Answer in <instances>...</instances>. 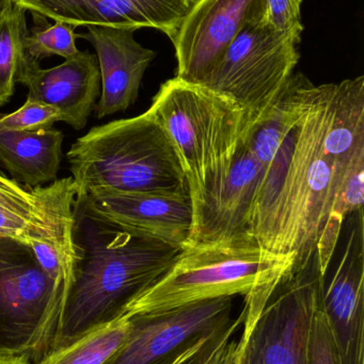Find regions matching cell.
<instances>
[{"label": "cell", "mask_w": 364, "mask_h": 364, "mask_svg": "<svg viewBox=\"0 0 364 364\" xmlns=\"http://www.w3.org/2000/svg\"><path fill=\"white\" fill-rule=\"evenodd\" d=\"M296 80L298 110L273 159L261 166L250 235L294 271L316 252L326 276L342 228L336 218L340 179L323 149L329 83L313 85L301 73Z\"/></svg>", "instance_id": "obj_1"}, {"label": "cell", "mask_w": 364, "mask_h": 364, "mask_svg": "<svg viewBox=\"0 0 364 364\" xmlns=\"http://www.w3.org/2000/svg\"><path fill=\"white\" fill-rule=\"evenodd\" d=\"M74 242V275L51 350L122 318L183 250L98 218L77 200Z\"/></svg>", "instance_id": "obj_2"}, {"label": "cell", "mask_w": 364, "mask_h": 364, "mask_svg": "<svg viewBox=\"0 0 364 364\" xmlns=\"http://www.w3.org/2000/svg\"><path fill=\"white\" fill-rule=\"evenodd\" d=\"M294 272L290 261L256 244H200L184 248L168 271L126 307L123 316L156 314L224 296H245L244 333L278 284Z\"/></svg>", "instance_id": "obj_3"}, {"label": "cell", "mask_w": 364, "mask_h": 364, "mask_svg": "<svg viewBox=\"0 0 364 364\" xmlns=\"http://www.w3.org/2000/svg\"><path fill=\"white\" fill-rule=\"evenodd\" d=\"M66 158L76 198L98 188L189 194L177 149L152 109L91 128Z\"/></svg>", "instance_id": "obj_4"}, {"label": "cell", "mask_w": 364, "mask_h": 364, "mask_svg": "<svg viewBox=\"0 0 364 364\" xmlns=\"http://www.w3.org/2000/svg\"><path fill=\"white\" fill-rule=\"evenodd\" d=\"M150 109L177 149L194 220L228 177L248 134L245 113L232 100L177 77L160 87Z\"/></svg>", "instance_id": "obj_5"}, {"label": "cell", "mask_w": 364, "mask_h": 364, "mask_svg": "<svg viewBox=\"0 0 364 364\" xmlns=\"http://www.w3.org/2000/svg\"><path fill=\"white\" fill-rule=\"evenodd\" d=\"M63 308L30 246L0 235V352L38 363L53 348Z\"/></svg>", "instance_id": "obj_6"}, {"label": "cell", "mask_w": 364, "mask_h": 364, "mask_svg": "<svg viewBox=\"0 0 364 364\" xmlns=\"http://www.w3.org/2000/svg\"><path fill=\"white\" fill-rule=\"evenodd\" d=\"M299 43L262 18L250 21L200 85L236 104L245 113L249 134L292 77L301 58Z\"/></svg>", "instance_id": "obj_7"}, {"label": "cell", "mask_w": 364, "mask_h": 364, "mask_svg": "<svg viewBox=\"0 0 364 364\" xmlns=\"http://www.w3.org/2000/svg\"><path fill=\"white\" fill-rule=\"evenodd\" d=\"M324 282L316 252L278 284L251 331L235 343L232 364H308V337Z\"/></svg>", "instance_id": "obj_8"}, {"label": "cell", "mask_w": 364, "mask_h": 364, "mask_svg": "<svg viewBox=\"0 0 364 364\" xmlns=\"http://www.w3.org/2000/svg\"><path fill=\"white\" fill-rule=\"evenodd\" d=\"M232 308L233 297L224 296L128 316V338L106 364H175L194 348L235 333L243 316L232 321Z\"/></svg>", "instance_id": "obj_9"}, {"label": "cell", "mask_w": 364, "mask_h": 364, "mask_svg": "<svg viewBox=\"0 0 364 364\" xmlns=\"http://www.w3.org/2000/svg\"><path fill=\"white\" fill-rule=\"evenodd\" d=\"M264 11L265 0H194L172 40L175 77L202 85L239 31Z\"/></svg>", "instance_id": "obj_10"}, {"label": "cell", "mask_w": 364, "mask_h": 364, "mask_svg": "<svg viewBox=\"0 0 364 364\" xmlns=\"http://www.w3.org/2000/svg\"><path fill=\"white\" fill-rule=\"evenodd\" d=\"M76 200L94 215L122 228L181 250L189 244L194 223L189 194L98 188Z\"/></svg>", "instance_id": "obj_11"}, {"label": "cell", "mask_w": 364, "mask_h": 364, "mask_svg": "<svg viewBox=\"0 0 364 364\" xmlns=\"http://www.w3.org/2000/svg\"><path fill=\"white\" fill-rule=\"evenodd\" d=\"M194 0H13V4L76 27L154 28L172 41Z\"/></svg>", "instance_id": "obj_12"}, {"label": "cell", "mask_w": 364, "mask_h": 364, "mask_svg": "<svg viewBox=\"0 0 364 364\" xmlns=\"http://www.w3.org/2000/svg\"><path fill=\"white\" fill-rule=\"evenodd\" d=\"M354 225L329 284L323 287L322 309L333 335L340 364H364L363 209Z\"/></svg>", "instance_id": "obj_13"}, {"label": "cell", "mask_w": 364, "mask_h": 364, "mask_svg": "<svg viewBox=\"0 0 364 364\" xmlns=\"http://www.w3.org/2000/svg\"><path fill=\"white\" fill-rule=\"evenodd\" d=\"M262 172L260 164L244 140L226 181L205 201L194 218L188 246L256 244L250 229Z\"/></svg>", "instance_id": "obj_14"}, {"label": "cell", "mask_w": 364, "mask_h": 364, "mask_svg": "<svg viewBox=\"0 0 364 364\" xmlns=\"http://www.w3.org/2000/svg\"><path fill=\"white\" fill-rule=\"evenodd\" d=\"M17 82L27 87V100L53 107L61 114L62 122L81 130L100 95L98 57L89 51H78L60 65L42 70L40 62L27 59L25 55Z\"/></svg>", "instance_id": "obj_15"}, {"label": "cell", "mask_w": 364, "mask_h": 364, "mask_svg": "<svg viewBox=\"0 0 364 364\" xmlns=\"http://www.w3.org/2000/svg\"><path fill=\"white\" fill-rule=\"evenodd\" d=\"M83 38L91 42L100 66L102 95L94 107L98 119L128 110L138 97L145 70L156 57L134 38L136 30L87 27Z\"/></svg>", "instance_id": "obj_16"}, {"label": "cell", "mask_w": 364, "mask_h": 364, "mask_svg": "<svg viewBox=\"0 0 364 364\" xmlns=\"http://www.w3.org/2000/svg\"><path fill=\"white\" fill-rule=\"evenodd\" d=\"M323 149L337 170L339 194L350 179L363 178V76L329 83Z\"/></svg>", "instance_id": "obj_17"}, {"label": "cell", "mask_w": 364, "mask_h": 364, "mask_svg": "<svg viewBox=\"0 0 364 364\" xmlns=\"http://www.w3.org/2000/svg\"><path fill=\"white\" fill-rule=\"evenodd\" d=\"M60 130L0 132V162L13 181L28 188L57 181L62 160Z\"/></svg>", "instance_id": "obj_18"}, {"label": "cell", "mask_w": 364, "mask_h": 364, "mask_svg": "<svg viewBox=\"0 0 364 364\" xmlns=\"http://www.w3.org/2000/svg\"><path fill=\"white\" fill-rule=\"evenodd\" d=\"M130 320L122 316L51 353L34 364H106L121 348L130 333Z\"/></svg>", "instance_id": "obj_19"}, {"label": "cell", "mask_w": 364, "mask_h": 364, "mask_svg": "<svg viewBox=\"0 0 364 364\" xmlns=\"http://www.w3.org/2000/svg\"><path fill=\"white\" fill-rule=\"evenodd\" d=\"M27 34L26 10L12 4L0 13V107L14 94Z\"/></svg>", "instance_id": "obj_20"}, {"label": "cell", "mask_w": 364, "mask_h": 364, "mask_svg": "<svg viewBox=\"0 0 364 364\" xmlns=\"http://www.w3.org/2000/svg\"><path fill=\"white\" fill-rule=\"evenodd\" d=\"M38 21L36 27L28 32L25 38L26 58L40 62L51 55H60L68 59L78 53L75 41L79 38L72 26L56 21L55 25L45 23V17L33 14Z\"/></svg>", "instance_id": "obj_21"}, {"label": "cell", "mask_w": 364, "mask_h": 364, "mask_svg": "<svg viewBox=\"0 0 364 364\" xmlns=\"http://www.w3.org/2000/svg\"><path fill=\"white\" fill-rule=\"evenodd\" d=\"M57 122H62L61 114L57 109L27 100L15 112L0 114V132L48 129Z\"/></svg>", "instance_id": "obj_22"}, {"label": "cell", "mask_w": 364, "mask_h": 364, "mask_svg": "<svg viewBox=\"0 0 364 364\" xmlns=\"http://www.w3.org/2000/svg\"><path fill=\"white\" fill-rule=\"evenodd\" d=\"M0 210L16 214L36 224L44 223L36 188H28L0 174Z\"/></svg>", "instance_id": "obj_23"}, {"label": "cell", "mask_w": 364, "mask_h": 364, "mask_svg": "<svg viewBox=\"0 0 364 364\" xmlns=\"http://www.w3.org/2000/svg\"><path fill=\"white\" fill-rule=\"evenodd\" d=\"M308 364H340L331 328L322 309H316L310 326L307 346Z\"/></svg>", "instance_id": "obj_24"}, {"label": "cell", "mask_w": 364, "mask_h": 364, "mask_svg": "<svg viewBox=\"0 0 364 364\" xmlns=\"http://www.w3.org/2000/svg\"><path fill=\"white\" fill-rule=\"evenodd\" d=\"M303 0H265L262 21L279 33L288 34L301 40Z\"/></svg>", "instance_id": "obj_25"}, {"label": "cell", "mask_w": 364, "mask_h": 364, "mask_svg": "<svg viewBox=\"0 0 364 364\" xmlns=\"http://www.w3.org/2000/svg\"><path fill=\"white\" fill-rule=\"evenodd\" d=\"M32 225L42 224H36L27 218L16 215V214L0 210V235H8V237H15V239L23 241L26 230Z\"/></svg>", "instance_id": "obj_26"}, {"label": "cell", "mask_w": 364, "mask_h": 364, "mask_svg": "<svg viewBox=\"0 0 364 364\" xmlns=\"http://www.w3.org/2000/svg\"><path fill=\"white\" fill-rule=\"evenodd\" d=\"M232 338L224 340L200 364H232L235 343Z\"/></svg>", "instance_id": "obj_27"}, {"label": "cell", "mask_w": 364, "mask_h": 364, "mask_svg": "<svg viewBox=\"0 0 364 364\" xmlns=\"http://www.w3.org/2000/svg\"><path fill=\"white\" fill-rule=\"evenodd\" d=\"M0 364H31L28 359L0 352Z\"/></svg>", "instance_id": "obj_28"}, {"label": "cell", "mask_w": 364, "mask_h": 364, "mask_svg": "<svg viewBox=\"0 0 364 364\" xmlns=\"http://www.w3.org/2000/svg\"><path fill=\"white\" fill-rule=\"evenodd\" d=\"M13 0H0V13L6 10L9 6H12Z\"/></svg>", "instance_id": "obj_29"}]
</instances>
